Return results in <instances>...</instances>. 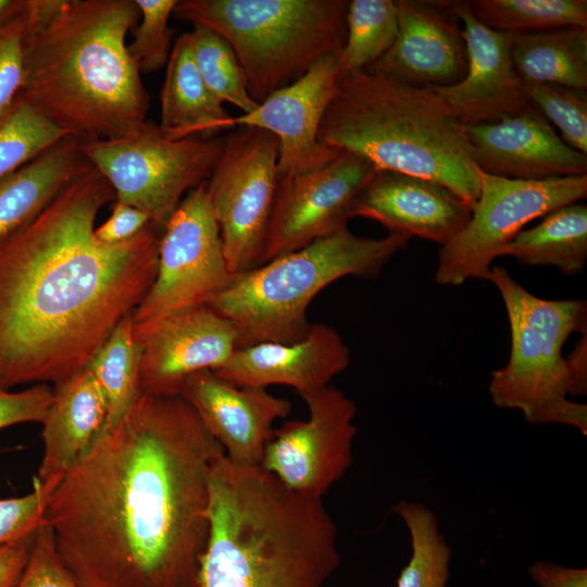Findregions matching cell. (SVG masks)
Listing matches in <instances>:
<instances>
[{"mask_svg": "<svg viewBox=\"0 0 587 587\" xmlns=\"http://www.w3.org/2000/svg\"><path fill=\"white\" fill-rule=\"evenodd\" d=\"M224 138L174 139L148 122L139 132L113 139L80 140L92 167L115 192V200L146 212L163 227L183 196L204 183L222 151Z\"/></svg>", "mask_w": 587, "mask_h": 587, "instance_id": "cell-9", "label": "cell"}, {"mask_svg": "<svg viewBox=\"0 0 587 587\" xmlns=\"http://www.w3.org/2000/svg\"><path fill=\"white\" fill-rule=\"evenodd\" d=\"M346 0H182L173 15L221 35L233 48L258 104L301 78L320 58L339 54Z\"/></svg>", "mask_w": 587, "mask_h": 587, "instance_id": "cell-7", "label": "cell"}, {"mask_svg": "<svg viewBox=\"0 0 587 587\" xmlns=\"http://www.w3.org/2000/svg\"><path fill=\"white\" fill-rule=\"evenodd\" d=\"M159 127L171 138L215 137L234 128L232 117L205 85L197 67L189 32L173 43L161 90Z\"/></svg>", "mask_w": 587, "mask_h": 587, "instance_id": "cell-25", "label": "cell"}, {"mask_svg": "<svg viewBox=\"0 0 587 587\" xmlns=\"http://www.w3.org/2000/svg\"><path fill=\"white\" fill-rule=\"evenodd\" d=\"M35 535L0 546V587L16 585L27 562Z\"/></svg>", "mask_w": 587, "mask_h": 587, "instance_id": "cell-42", "label": "cell"}, {"mask_svg": "<svg viewBox=\"0 0 587 587\" xmlns=\"http://www.w3.org/2000/svg\"><path fill=\"white\" fill-rule=\"evenodd\" d=\"M529 266H554L566 275L580 273L587 261V207L559 208L534 227L520 232L501 251Z\"/></svg>", "mask_w": 587, "mask_h": 587, "instance_id": "cell-27", "label": "cell"}, {"mask_svg": "<svg viewBox=\"0 0 587 587\" xmlns=\"http://www.w3.org/2000/svg\"><path fill=\"white\" fill-rule=\"evenodd\" d=\"M79 142L78 138L65 137L0 179V241L34 220L91 167Z\"/></svg>", "mask_w": 587, "mask_h": 587, "instance_id": "cell-24", "label": "cell"}, {"mask_svg": "<svg viewBox=\"0 0 587 587\" xmlns=\"http://www.w3.org/2000/svg\"><path fill=\"white\" fill-rule=\"evenodd\" d=\"M149 223L152 221L146 212L115 201L112 204L110 217L101 226L95 228V236L103 243H118L133 238Z\"/></svg>", "mask_w": 587, "mask_h": 587, "instance_id": "cell-40", "label": "cell"}, {"mask_svg": "<svg viewBox=\"0 0 587 587\" xmlns=\"http://www.w3.org/2000/svg\"><path fill=\"white\" fill-rule=\"evenodd\" d=\"M278 154L274 135L255 127H238L225 137L205 180L233 275L261 264L278 185Z\"/></svg>", "mask_w": 587, "mask_h": 587, "instance_id": "cell-12", "label": "cell"}, {"mask_svg": "<svg viewBox=\"0 0 587 587\" xmlns=\"http://www.w3.org/2000/svg\"><path fill=\"white\" fill-rule=\"evenodd\" d=\"M510 51L523 83L587 89V28L511 34Z\"/></svg>", "mask_w": 587, "mask_h": 587, "instance_id": "cell-26", "label": "cell"}, {"mask_svg": "<svg viewBox=\"0 0 587 587\" xmlns=\"http://www.w3.org/2000/svg\"><path fill=\"white\" fill-rule=\"evenodd\" d=\"M53 395L49 384H36L18 391L0 386V429L22 423L42 424Z\"/></svg>", "mask_w": 587, "mask_h": 587, "instance_id": "cell-39", "label": "cell"}, {"mask_svg": "<svg viewBox=\"0 0 587 587\" xmlns=\"http://www.w3.org/2000/svg\"><path fill=\"white\" fill-rule=\"evenodd\" d=\"M488 280L502 298L511 332L509 360L490 376L491 401L521 411L532 424H563L586 435L587 405L569 398V369L562 354L572 334H586V301L539 298L501 266L494 265Z\"/></svg>", "mask_w": 587, "mask_h": 587, "instance_id": "cell-8", "label": "cell"}, {"mask_svg": "<svg viewBox=\"0 0 587 587\" xmlns=\"http://www.w3.org/2000/svg\"><path fill=\"white\" fill-rule=\"evenodd\" d=\"M46 503L34 484L25 496L0 499V546L35 535L45 524Z\"/></svg>", "mask_w": 587, "mask_h": 587, "instance_id": "cell-38", "label": "cell"}, {"mask_svg": "<svg viewBox=\"0 0 587 587\" xmlns=\"http://www.w3.org/2000/svg\"><path fill=\"white\" fill-rule=\"evenodd\" d=\"M301 398L309 417L274 429L260 465L290 490L323 499L352 464L357 404L330 385Z\"/></svg>", "mask_w": 587, "mask_h": 587, "instance_id": "cell-13", "label": "cell"}, {"mask_svg": "<svg viewBox=\"0 0 587 587\" xmlns=\"http://www.w3.org/2000/svg\"><path fill=\"white\" fill-rule=\"evenodd\" d=\"M135 0H28L20 97L67 136H128L147 123L149 96L125 42Z\"/></svg>", "mask_w": 587, "mask_h": 587, "instance_id": "cell-3", "label": "cell"}, {"mask_svg": "<svg viewBox=\"0 0 587 587\" xmlns=\"http://www.w3.org/2000/svg\"><path fill=\"white\" fill-rule=\"evenodd\" d=\"M193 58L205 85L221 103L249 113L258 107L251 98L237 57L217 33L200 25L189 32Z\"/></svg>", "mask_w": 587, "mask_h": 587, "instance_id": "cell-32", "label": "cell"}, {"mask_svg": "<svg viewBox=\"0 0 587 587\" xmlns=\"http://www.w3.org/2000/svg\"><path fill=\"white\" fill-rule=\"evenodd\" d=\"M14 587H83L63 564L54 544L53 532L42 524Z\"/></svg>", "mask_w": 587, "mask_h": 587, "instance_id": "cell-36", "label": "cell"}, {"mask_svg": "<svg viewBox=\"0 0 587 587\" xmlns=\"http://www.w3.org/2000/svg\"><path fill=\"white\" fill-rule=\"evenodd\" d=\"M232 278L204 182L162 227L155 277L132 314L136 340L170 315L208 305Z\"/></svg>", "mask_w": 587, "mask_h": 587, "instance_id": "cell-11", "label": "cell"}, {"mask_svg": "<svg viewBox=\"0 0 587 587\" xmlns=\"http://www.w3.org/2000/svg\"><path fill=\"white\" fill-rule=\"evenodd\" d=\"M140 17L134 28V37L127 50L140 73H150L166 66L174 29L168 20L177 0H135Z\"/></svg>", "mask_w": 587, "mask_h": 587, "instance_id": "cell-35", "label": "cell"}, {"mask_svg": "<svg viewBox=\"0 0 587 587\" xmlns=\"http://www.w3.org/2000/svg\"><path fill=\"white\" fill-rule=\"evenodd\" d=\"M25 33L26 11L0 27V116L13 104L23 86Z\"/></svg>", "mask_w": 587, "mask_h": 587, "instance_id": "cell-37", "label": "cell"}, {"mask_svg": "<svg viewBox=\"0 0 587 587\" xmlns=\"http://www.w3.org/2000/svg\"><path fill=\"white\" fill-rule=\"evenodd\" d=\"M68 137L20 96L0 116V179Z\"/></svg>", "mask_w": 587, "mask_h": 587, "instance_id": "cell-33", "label": "cell"}, {"mask_svg": "<svg viewBox=\"0 0 587 587\" xmlns=\"http://www.w3.org/2000/svg\"><path fill=\"white\" fill-rule=\"evenodd\" d=\"M538 587H587L586 567H566L551 561H538L528 567Z\"/></svg>", "mask_w": 587, "mask_h": 587, "instance_id": "cell-41", "label": "cell"}, {"mask_svg": "<svg viewBox=\"0 0 587 587\" xmlns=\"http://www.w3.org/2000/svg\"><path fill=\"white\" fill-rule=\"evenodd\" d=\"M350 364V350L333 327L311 324L295 342L264 341L239 347L229 362L213 371L238 387L286 385L301 397L327 387Z\"/></svg>", "mask_w": 587, "mask_h": 587, "instance_id": "cell-22", "label": "cell"}, {"mask_svg": "<svg viewBox=\"0 0 587 587\" xmlns=\"http://www.w3.org/2000/svg\"><path fill=\"white\" fill-rule=\"evenodd\" d=\"M530 102L561 132L571 148L587 154L586 90L558 85L524 83Z\"/></svg>", "mask_w": 587, "mask_h": 587, "instance_id": "cell-34", "label": "cell"}, {"mask_svg": "<svg viewBox=\"0 0 587 587\" xmlns=\"http://www.w3.org/2000/svg\"><path fill=\"white\" fill-rule=\"evenodd\" d=\"M467 4L477 21L502 33L587 28L586 0H471Z\"/></svg>", "mask_w": 587, "mask_h": 587, "instance_id": "cell-30", "label": "cell"}, {"mask_svg": "<svg viewBox=\"0 0 587 587\" xmlns=\"http://www.w3.org/2000/svg\"><path fill=\"white\" fill-rule=\"evenodd\" d=\"M461 22L466 48L464 77L446 87H430L463 125L497 123L534 104L511 59V34L487 27L472 14L467 1L440 0Z\"/></svg>", "mask_w": 587, "mask_h": 587, "instance_id": "cell-16", "label": "cell"}, {"mask_svg": "<svg viewBox=\"0 0 587 587\" xmlns=\"http://www.w3.org/2000/svg\"><path fill=\"white\" fill-rule=\"evenodd\" d=\"M375 171L366 159L341 151L322 168L278 180L261 264L347 228Z\"/></svg>", "mask_w": 587, "mask_h": 587, "instance_id": "cell-14", "label": "cell"}, {"mask_svg": "<svg viewBox=\"0 0 587 587\" xmlns=\"http://www.w3.org/2000/svg\"><path fill=\"white\" fill-rule=\"evenodd\" d=\"M587 337L577 341L575 348L565 358L570 376L569 396H585L587 391Z\"/></svg>", "mask_w": 587, "mask_h": 587, "instance_id": "cell-43", "label": "cell"}, {"mask_svg": "<svg viewBox=\"0 0 587 587\" xmlns=\"http://www.w3.org/2000/svg\"><path fill=\"white\" fill-rule=\"evenodd\" d=\"M463 128L477 168L487 174L523 180L587 175V155L567 146L535 105Z\"/></svg>", "mask_w": 587, "mask_h": 587, "instance_id": "cell-19", "label": "cell"}, {"mask_svg": "<svg viewBox=\"0 0 587 587\" xmlns=\"http://www.w3.org/2000/svg\"><path fill=\"white\" fill-rule=\"evenodd\" d=\"M115 200L95 167L0 241V386L58 387L85 370L155 277L162 227L103 243L100 209Z\"/></svg>", "mask_w": 587, "mask_h": 587, "instance_id": "cell-2", "label": "cell"}, {"mask_svg": "<svg viewBox=\"0 0 587 587\" xmlns=\"http://www.w3.org/2000/svg\"><path fill=\"white\" fill-rule=\"evenodd\" d=\"M398 33L367 71L423 88L459 83L467 55L461 22L441 1L397 0Z\"/></svg>", "mask_w": 587, "mask_h": 587, "instance_id": "cell-18", "label": "cell"}, {"mask_svg": "<svg viewBox=\"0 0 587 587\" xmlns=\"http://www.w3.org/2000/svg\"><path fill=\"white\" fill-rule=\"evenodd\" d=\"M132 314L118 323L87 365L107 402L103 432L116 425L140 395L139 345L135 338Z\"/></svg>", "mask_w": 587, "mask_h": 587, "instance_id": "cell-28", "label": "cell"}, {"mask_svg": "<svg viewBox=\"0 0 587 587\" xmlns=\"http://www.w3.org/2000/svg\"><path fill=\"white\" fill-rule=\"evenodd\" d=\"M339 73L338 54L324 55L301 78L271 93L254 110L232 117L233 127H255L276 137L278 180L322 168L341 152L319 139Z\"/></svg>", "mask_w": 587, "mask_h": 587, "instance_id": "cell-15", "label": "cell"}, {"mask_svg": "<svg viewBox=\"0 0 587 587\" xmlns=\"http://www.w3.org/2000/svg\"><path fill=\"white\" fill-rule=\"evenodd\" d=\"M28 0H0V27L17 18L27 8Z\"/></svg>", "mask_w": 587, "mask_h": 587, "instance_id": "cell-44", "label": "cell"}, {"mask_svg": "<svg viewBox=\"0 0 587 587\" xmlns=\"http://www.w3.org/2000/svg\"><path fill=\"white\" fill-rule=\"evenodd\" d=\"M479 179L470 221L438 251V285L488 280L495 260L526 224L587 196V175L523 180L479 171Z\"/></svg>", "mask_w": 587, "mask_h": 587, "instance_id": "cell-10", "label": "cell"}, {"mask_svg": "<svg viewBox=\"0 0 587 587\" xmlns=\"http://www.w3.org/2000/svg\"><path fill=\"white\" fill-rule=\"evenodd\" d=\"M199 587H324L339 566L323 499L290 490L261 465H212Z\"/></svg>", "mask_w": 587, "mask_h": 587, "instance_id": "cell-4", "label": "cell"}, {"mask_svg": "<svg viewBox=\"0 0 587 587\" xmlns=\"http://www.w3.org/2000/svg\"><path fill=\"white\" fill-rule=\"evenodd\" d=\"M347 37L338 54L340 73L365 70L392 46L398 33L395 0H352L346 13Z\"/></svg>", "mask_w": 587, "mask_h": 587, "instance_id": "cell-31", "label": "cell"}, {"mask_svg": "<svg viewBox=\"0 0 587 587\" xmlns=\"http://www.w3.org/2000/svg\"><path fill=\"white\" fill-rule=\"evenodd\" d=\"M320 141L376 170L436 182L473 207L480 179L463 125L430 88L367 70L339 73Z\"/></svg>", "mask_w": 587, "mask_h": 587, "instance_id": "cell-5", "label": "cell"}, {"mask_svg": "<svg viewBox=\"0 0 587 587\" xmlns=\"http://www.w3.org/2000/svg\"><path fill=\"white\" fill-rule=\"evenodd\" d=\"M392 511L404 523L411 557L401 570L397 587H446L452 550L439 529L436 514L420 502L400 500Z\"/></svg>", "mask_w": 587, "mask_h": 587, "instance_id": "cell-29", "label": "cell"}, {"mask_svg": "<svg viewBox=\"0 0 587 587\" xmlns=\"http://www.w3.org/2000/svg\"><path fill=\"white\" fill-rule=\"evenodd\" d=\"M139 345L140 394L180 395L195 373L225 366L238 348L234 323L209 305L165 317Z\"/></svg>", "mask_w": 587, "mask_h": 587, "instance_id": "cell-17", "label": "cell"}, {"mask_svg": "<svg viewBox=\"0 0 587 587\" xmlns=\"http://www.w3.org/2000/svg\"><path fill=\"white\" fill-rule=\"evenodd\" d=\"M53 392L42 422L43 454L33 479L46 501L89 452L107 421L104 395L87 367L54 387Z\"/></svg>", "mask_w": 587, "mask_h": 587, "instance_id": "cell-23", "label": "cell"}, {"mask_svg": "<svg viewBox=\"0 0 587 587\" xmlns=\"http://www.w3.org/2000/svg\"><path fill=\"white\" fill-rule=\"evenodd\" d=\"M472 207L447 187L417 176L376 170L360 191L353 217L375 221L392 235H405L440 247L470 221Z\"/></svg>", "mask_w": 587, "mask_h": 587, "instance_id": "cell-21", "label": "cell"}, {"mask_svg": "<svg viewBox=\"0 0 587 587\" xmlns=\"http://www.w3.org/2000/svg\"><path fill=\"white\" fill-rule=\"evenodd\" d=\"M411 237L353 235L348 227L236 275L208 305L230 320L238 348L264 341L295 342L308 334L313 299L346 277H376Z\"/></svg>", "mask_w": 587, "mask_h": 587, "instance_id": "cell-6", "label": "cell"}, {"mask_svg": "<svg viewBox=\"0 0 587 587\" xmlns=\"http://www.w3.org/2000/svg\"><path fill=\"white\" fill-rule=\"evenodd\" d=\"M223 454L180 395L140 394L47 500L65 567L83 587H199Z\"/></svg>", "mask_w": 587, "mask_h": 587, "instance_id": "cell-1", "label": "cell"}, {"mask_svg": "<svg viewBox=\"0 0 587 587\" xmlns=\"http://www.w3.org/2000/svg\"><path fill=\"white\" fill-rule=\"evenodd\" d=\"M180 396L225 454L247 465L261 464L274 422L291 411L289 400L275 397L266 388L234 386L210 370L189 376Z\"/></svg>", "mask_w": 587, "mask_h": 587, "instance_id": "cell-20", "label": "cell"}]
</instances>
